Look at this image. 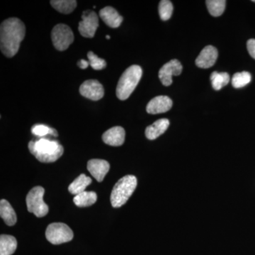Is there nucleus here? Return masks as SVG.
<instances>
[{
	"label": "nucleus",
	"mask_w": 255,
	"mask_h": 255,
	"mask_svg": "<svg viewBox=\"0 0 255 255\" xmlns=\"http://www.w3.org/2000/svg\"><path fill=\"white\" fill-rule=\"evenodd\" d=\"M106 38H107V39H110V36H109V35H107V36H106Z\"/></svg>",
	"instance_id": "30"
},
{
	"label": "nucleus",
	"mask_w": 255,
	"mask_h": 255,
	"mask_svg": "<svg viewBox=\"0 0 255 255\" xmlns=\"http://www.w3.org/2000/svg\"><path fill=\"white\" fill-rule=\"evenodd\" d=\"M142 75V68L137 65H131L124 71L116 90L119 100H126L130 97L138 85Z\"/></svg>",
	"instance_id": "3"
},
{
	"label": "nucleus",
	"mask_w": 255,
	"mask_h": 255,
	"mask_svg": "<svg viewBox=\"0 0 255 255\" xmlns=\"http://www.w3.org/2000/svg\"><path fill=\"white\" fill-rule=\"evenodd\" d=\"M137 179L133 175H127L119 179L111 194V203L114 208L124 205L133 194L137 187Z\"/></svg>",
	"instance_id": "4"
},
{
	"label": "nucleus",
	"mask_w": 255,
	"mask_h": 255,
	"mask_svg": "<svg viewBox=\"0 0 255 255\" xmlns=\"http://www.w3.org/2000/svg\"><path fill=\"white\" fill-rule=\"evenodd\" d=\"M78 65L79 68L81 69H86L88 68L89 65H90V63H89L88 61H87V60L82 59L78 62Z\"/></svg>",
	"instance_id": "29"
},
{
	"label": "nucleus",
	"mask_w": 255,
	"mask_h": 255,
	"mask_svg": "<svg viewBox=\"0 0 255 255\" xmlns=\"http://www.w3.org/2000/svg\"><path fill=\"white\" fill-rule=\"evenodd\" d=\"M92 183V179L87 177L85 174H81L69 186L68 190L74 195H78L85 191V189Z\"/></svg>",
	"instance_id": "19"
},
{
	"label": "nucleus",
	"mask_w": 255,
	"mask_h": 255,
	"mask_svg": "<svg viewBox=\"0 0 255 255\" xmlns=\"http://www.w3.org/2000/svg\"><path fill=\"white\" fill-rule=\"evenodd\" d=\"M126 132L123 128L115 127L107 130L102 135L105 143L111 146H121L125 141Z\"/></svg>",
	"instance_id": "14"
},
{
	"label": "nucleus",
	"mask_w": 255,
	"mask_h": 255,
	"mask_svg": "<svg viewBox=\"0 0 255 255\" xmlns=\"http://www.w3.org/2000/svg\"><path fill=\"white\" fill-rule=\"evenodd\" d=\"M253 2H255V0H253Z\"/></svg>",
	"instance_id": "31"
},
{
	"label": "nucleus",
	"mask_w": 255,
	"mask_h": 255,
	"mask_svg": "<svg viewBox=\"0 0 255 255\" xmlns=\"http://www.w3.org/2000/svg\"><path fill=\"white\" fill-rule=\"evenodd\" d=\"M247 48L252 58L255 60V39H250L247 43Z\"/></svg>",
	"instance_id": "28"
},
{
	"label": "nucleus",
	"mask_w": 255,
	"mask_h": 255,
	"mask_svg": "<svg viewBox=\"0 0 255 255\" xmlns=\"http://www.w3.org/2000/svg\"><path fill=\"white\" fill-rule=\"evenodd\" d=\"M0 216L7 226H12L16 223V215L11 204L5 199L0 201Z\"/></svg>",
	"instance_id": "17"
},
{
	"label": "nucleus",
	"mask_w": 255,
	"mask_h": 255,
	"mask_svg": "<svg viewBox=\"0 0 255 255\" xmlns=\"http://www.w3.org/2000/svg\"><path fill=\"white\" fill-rule=\"evenodd\" d=\"M226 1L225 0H207L206 1V6L210 14L213 16H221L224 12L226 8Z\"/></svg>",
	"instance_id": "23"
},
{
	"label": "nucleus",
	"mask_w": 255,
	"mask_h": 255,
	"mask_svg": "<svg viewBox=\"0 0 255 255\" xmlns=\"http://www.w3.org/2000/svg\"><path fill=\"white\" fill-rule=\"evenodd\" d=\"M30 152L38 161L45 163L54 162L63 155L64 148L56 140L41 138L28 143Z\"/></svg>",
	"instance_id": "2"
},
{
	"label": "nucleus",
	"mask_w": 255,
	"mask_h": 255,
	"mask_svg": "<svg viewBox=\"0 0 255 255\" xmlns=\"http://www.w3.org/2000/svg\"><path fill=\"white\" fill-rule=\"evenodd\" d=\"M97 200V195L94 191H83L74 197L73 201L78 207H87L93 205Z\"/></svg>",
	"instance_id": "20"
},
{
	"label": "nucleus",
	"mask_w": 255,
	"mask_h": 255,
	"mask_svg": "<svg viewBox=\"0 0 255 255\" xmlns=\"http://www.w3.org/2000/svg\"><path fill=\"white\" fill-rule=\"evenodd\" d=\"M211 81L215 90H220L230 82V75L227 73L215 71L211 75Z\"/></svg>",
	"instance_id": "22"
},
{
	"label": "nucleus",
	"mask_w": 255,
	"mask_h": 255,
	"mask_svg": "<svg viewBox=\"0 0 255 255\" xmlns=\"http://www.w3.org/2000/svg\"><path fill=\"white\" fill-rule=\"evenodd\" d=\"M82 18L79 22V32L85 38H93L99 27L98 16L95 11L86 10L82 13Z\"/></svg>",
	"instance_id": "8"
},
{
	"label": "nucleus",
	"mask_w": 255,
	"mask_h": 255,
	"mask_svg": "<svg viewBox=\"0 0 255 255\" xmlns=\"http://www.w3.org/2000/svg\"><path fill=\"white\" fill-rule=\"evenodd\" d=\"M26 34L24 23L17 18L4 20L0 26V48L1 53L7 58H12L17 53L21 42Z\"/></svg>",
	"instance_id": "1"
},
{
	"label": "nucleus",
	"mask_w": 255,
	"mask_h": 255,
	"mask_svg": "<svg viewBox=\"0 0 255 255\" xmlns=\"http://www.w3.org/2000/svg\"><path fill=\"white\" fill-rule=\"evenodd\" d=\"M182 71V65L177 59L171 60L160 68L159 78L164 86H169L172 83V76H178Z\"/></svg>",
	"instance_id": "9"
},
{
	"label": "nucleus",
	"mask_w": 255,
	"mask_h": 255,
	"mask_svg": "<svg viewBox=\"0 0 255 255\" xmlns=\"http://www.w3.org/2000/svg\"><path fill=\"white\" fill-rule=\"evenodd\" d=\"M252 76L248 72L234 74L232 78V85L235 88H242L251 82Z\"/></svg>",
	"instance_id": "24"
},
{
	"label": "nucleus",
	"mask_w": 255,
	"mask_h": 255,
	"mask_svg": "<svg viewBox=\"0 0 255 255\" xmlns=\"http://www.w3.org/2000/svg\"><path fill=\"white\" fill-rule=\"evenodd\" d=\"M50 2L55 10L64 14L73 12L78 4L75 0H52Z\"/></svg>",
	"instance_id": "21"
},
{
	"label": "nucleus",
	"mask_w": 255,
	"mask_h": 255,
	"mask_svg": "<svg viewBox=\"0 0 255 255\" xmlns=\"http://www.w3.org/2000/svg\"><path fill=\"white\" fill-rule=\"evenodd\" d=\"M51 38L55 48L60 51H63L68 49L73 43V32L67 25L60 23L52 30Z\"/></svg>",
	"instance_id": "7"
},
{
	"label": "nucleus",
	"mask_w": 255,
	"mask_h": 255,
	"mask_svg": "<svg viewBox=\"0 0 255 255\" xmlns=\"http://www.w3.org/2000/svg\"><path fill=\"white\" fill-rule=\"evenodd\" d=\"M45 190L42 187H33L28 192L26 201L28 212L32 213L38 218L46 216L49 208L43 201Z\"/></svg>",
	"instance_id": "5"
},
{
	"label": "nucleus",
	"mask_w": 255,
	"mask_h": 255,
	"mask_svg": "<svg viewBox=\"0 0 255 255\" xmlns=\"http://www.w3.org/2000/svg\"><path fill=\"white\" fill-rule=\"evenodd\" d=\"M100 16L104 22L111 28H118L123 21V17L112 6H106L100 11Z\"/></svg>",
	"instance_id": "15"
},
{
	"label": "nucleus",
	"mask_w": 255,
	"mask_h": 255,
	"mask_svg": "<svg viewBox=\"0 0 255 255\" xmlns=\"http://www.w3.org/2000/svg\"><path fill=\"white\" fill-rule=\"evenodd\" d=\"M219 56L218 50L212 46H206L196 59V65L200 68H209L214 65Z\"/></svg>",
	"instance_id": "13"
},
{
	"label": "nucleus",
	"mask_w": 255,
	"mask_h": 255,
	"mask_svg": "<svg viewBox=\"0 0 255 255\" xmlns=\"http://www.w3.org/2000/svg\"><path fill=\"white\" fill-rule=\"evenodd\" d=\"M87 169L97 182H101L110 171V164L104 159H93L87 162Z\"/></svg>",
	"instance_id": "12"
},
{
	"label": "nucleus",
	"mask_w": 255,
	"mask_h": 255,
	"mask_svg": "<svg viewBox=\"0 0 255 255\" xmlns=\"http://www.w3.org/2000/svg\"><path fill=\"white\" fill-rule=\"evenodd\" d=\"M17 248L16 238L8 235L0 236V255H11Z\"/></svg>",
	"instance_id": "18"
},
{
	"label": "nucleus",
	"mask_w": 255,
	"mask_h": 255,
	"mask_svg": "<svg viewBox=\"0 0 255 255\" xmlns=\"http://www.w3.org/2000/svg\"><path fill=\"white\" fill-rule=\"evenodd\" d=\"M172 101L167 96H157L151 100L146 107V111L150 114L165 113L172 108Z\"/></svg>",
	"instance_id": "11"
},
{
	"label": "nucleus",
	"mask_w": 255,
	"mask_h": 255,
	"mask_svg": "<svg viewBox=\"0 0 255 255\" xmlns=\"http://www.w3.org/2000/svg\"><path fill=\"white\" fill-rule=\"evenodd\" d=\"M46 237L52 244L60 245L72 241L73 232L65 223H51L47 228Z\"/></svg>",
	"instance_id": "6"
},
{
	"label": "nucleus",
	"mask_w": 255,
	"mask_h": 255,
	"mask_svg": "<svg viewBox=\"0 0 255 255\" xmlns=\"http://www.w3.org/2000/svg\"><path fill=\"white\" fill-rule=\"evenodd\" d=\"M31 132L36 136L43 137L47 135H51L54 137H58L57 130L43 124H36L31 128Z\"/></svg>",
	"instance_id": "26"
},
{
	"label": "nucleus",
	"mask_w": 255,
	"mask_h": 255,
	"mask_svg": "<svg viewBox=\"0 0 255 255\" xmlns=\"http://www.w3.org/2000/svg\"><path fill=\"white\" fill-rule=\"evenodd\" d=\"M173 12V5L169 0H162L159 4V14L163 21H167L172 16Z\"/></svg>",
	"instance_id": "25"
},
{
	"label": "nucleus",
	"mask_w": 255,
	"mask_h": 255,
	"mask_svg": "<svg viewBox=\"0 0 255 255\" xmlns=\"http://www.w3.org/2000/svg\"><path fill=\"white\" fill-rule=\"evenodd\" d=\"M169 126L168 119H161L156 121L145 129V136L149 140H155L167 130Z\"/></svg>",
	"instance_id": "16"
},
{
	"label": "nucleus",
	"mask_w": 255,
	"mask_h": 255,
	"mask_svg": "<svg viewBox=\"0 0 255 255\" xmlns=\"http://www.w3.org/2000/svg\"><path fill=\"white\" fill-rule=\"evenodd\" d=\"M87 58H88L90 66H91L94 70H102L107 67V63H106L105 60L102 59V58H99L93 52H88V53H87Z\"/></svg>",
	"instance_id": "27"
},
{
	"label": "nucleus",
	"mask_w": 255,
	"mask_h": 255,
	"mask_svg": "<svg viewBox=\"0 0 255 255\" xmlns=\"http://www.w3.org/2000/svg\"><path fill=\"white\" fill-rule=\"evenodd\" d=\"M80 93L89 100L98 101L105 95V90L100 82L96 80H89L82 84Z\"/></svg>",
	"instance_id": "10"
}]
</instances>
